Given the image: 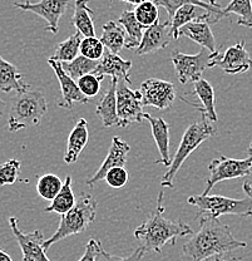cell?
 Here are the masks:
<instances>
[{
	"instance_id": "1",
	"label": "cell",
	"mask_w": 252,
	"mask_h": 261,
	"mask_svg": "<svg viewBox=\"0 0 252 261\" xmlns=\"http://www.w3.org/2000/svg\"><path fill=\"white\" fill-rule=\"evenodd\" d=\"M247 245L232 235L231 228L218 219L201 216L200 230L182 246V261H206L242 249Z\"/></svg>"
},
{
	"instance_id": "2",
	"label": "cell",
	"mask_w": 252,
	"mask_h": 261,
	"mask_svg": "<svg viewBox=\"0 0 252 261\" xmlns=\"http://www.w3.org/2000/svg\"><path fill=\"white\" fill-rule=\"evenodd\" d=\"M163 191H161L157 200V207L147 220L134 230V238L146 251L161 254L164 245L168 243L175 245L178 238L193 235V230L186 222L181 220L171 221L163 216Z\"/></svg>"
},
{
	"instance_id": "3",
	"label": "cell",
	"mask_w": 252,
	"mask_h": 261,
	"mask_svg": "<svg viewBox=\"0 0 252 261\" xmlns=\"http://www.w3.org/2000/svg\"><path fill=\"white\" fill-rule=\"evenodd\" d=\"M97 207L98 202L96 198L89 194H80L79 198L75 202L74 207L67 214L61 215V222L55 232L48 240L44 241L43 247L45 251L50 249L54 244L72 235L82 232L97 217Z\"/></svg>"
},
{
	"instance_id": "4",
	"label": "cell",
	"mask_w": 252,
	"mask_h": 261,
	"mask_svg": "<svg viewBox=\"0 0 252 261\" xmlns=\"http://www.w3.org/2000/svg\"><path fill=\"white\" fill-rule=\"evenodd\" d=\"M48 111L47 99L40 91H26L13 98L8 114V128L10 132L38 126Z\"/></svg>"
},
{
	"instance_id": "5",
	"label": "cell",
	"mask_w": 252,
	"mask_h": 261,
	"mask_svg": "<svg viewBox=\"0 0 252 261\" xmlns=\"http://www.w3.org/2000/svg\"><path fill=\"white\" fill-rule=\"evenodd\" d=\"M215 135L216 128L210 123V121L205 116H202V118L199 122L189 124L185 133H183L177 152H176L175 157L172 159V163H171L168 171L161 179V186L172 189L176 175H177L182 163L188 159V156L194 149L199 148L200 145H202L205 141H207L208 138Z\"/></svg>"
},
{
	"instance_id": "6",
	"label": "cell",
	"mask_w": 252,
	"mask_h": 261,
	"mask_svg": "<svg viewBox=\"0 0 252 261\" xmlns=\"http://www.w3.org/2000/svg\"><path fill=\"white\" fill-rule=\"evenodd\" d=\"M187 202L199 208L197 217L208 216L218 219L223 215H236V216H252V200L250 197L230 198L219 195H193L187 198Z\"/></svg>"
},
{
	"instance_id": "7",
	"label": "cell",
	"mask_w": 252,
	"mask_h": 261,
	"mask_svg": "<svg viewBox=\"0 0 252 261\" xmlns=\"http://www.w3.org/2000/svg\"><path fill=\"white\" fill-rule=\"evenodd\" d=\"M251 165H252V154L248 153L247 159L236 160L230 159L226 156H218L217 159H213L212 162L208 166L210 176L206 181L205 191L203 195L210 194L211 190L215 185L222 181H229V179L242 178L251 175Z\"/></svg>"
},
{
	"instance_id": "8",
	"label": "cell",
	"mask_w": 252,
	"mask_h": 261,
	"mask_svg": "<svg viewBox=\"0 0 252 261\" xmlns=\"http://www.w3.org/2000/svg\"><path fill=\"white\" fill-rule=\"evenodd\" d=\"M117 116L118 127L124 128L132 123H141L145 119L139 89H132L123 80H119L117 84Z\"/></svg>"
},
{
	"instance_id": "9",
	"label": "cell",
	"mask_w": 252,
	"mask_h": 261,
	"mask_svg": "<svg viewBox=\"0 0 252 261\" xmlns=\"http://www.w3.org/2000/svg\"><path fill=\"white\" fill-rule=\"evenodd\" d=\"M215 53H211L207 49L202 48L197 54H185L175 50L172 53V63L177 70L178 81L181 84H187L188 82H197L202 78L203 72L208 68L210 61Z\"/></svg>"
},
{
	"instance_id": "10",
	"label": "cell",
	"mask_w": 252,
	"mask_h": 261,
	"mask_svg": "<svg viewBox=\"0 0 252 261\" xmlns=\"http://www.w3.org/2000/svg\"><path fill=\"white\" fill-rule=\"evenodd\" d=\"M219 67L225 73L229 74H243L252 68V59L245 48V42H238L226 49L223 54L216 51L213 58L210 61L208 68Z\"/></svg>"
},
{
	"instance_id": "11",
	"label": "cell",
	"mask_w": 252,
	"mask_h": 261,
	"mask_svg": "<svg viewBox=\"0 0 252 261\" xmlns=\"http://www.w3.org/2000/svg\"><path fill=\"white\" fill-rule=\"evenodd\" d=\"M70 0H40L32 3L29 0L24 3H14V7L23 12H31L39 15L47 21L45 31L57 34L59 29V20L67 12Z\"/></svg>"
},
{
	"instance_id": "12",
	"label": "cell",
	"mask_w": 252,
	"mask_h": 261,
	"mask_svg": "<svg viewBox=\"0 0 252 261\" xmlns=\"http://www.w3.org/2000/svg\"><path fill=\"white\" fill-rule=\"evenodd\" d=\"M143 106H152L154 108L164 111L171 108L176 98V88L171 82L150 78L141 84Z\"/></svg>"
},
{
	"instance_id": "13",
	"label": "cell",
	"mask_w": 252,
	"mask_h": 261,
	"mask_svg": "<svg viewBox=\"0 0 252 261\" xmlns=\"http://www.w3.org/2000/svg\"><path fill=\"white\" fill-rule=\"evenodd\" d=\"M9 226L23 252V261H50L47 256V251L43 247L45 239L42 231L35 230L33 232H23L18 226L17 217H10Z\"/></svg>"
},
{
	"instance_id": "14",
	"label": "cell",
	"mask_w": 252,
	"mask_h": 261,
	"mask_svg": "<svg viewBox=\"0 0 252 261\" xmlns=\"http://www.w3.org/2000/svg\"><path fill=\"white\" fill-rule=\"evenodd\" d=\"M173 40V34L171 31V21L168 20L166 23H154L153 25L146 28L143 33L142 42L139 47L135 49L137 56H146V54L154 53L161 49L168 47V44Z\"/></svg>"
},
{
	"instance_id": "15",
	"label": "cell",
	"mask_w": 252,
	"mask_h": 261,
	"mask_svg": "<svg viewBox=\"0 0 252 261\" xmlns=\"http://www.w3.org/2000/svg\"><path fill=\"white\" fill-rule=\"evenodd\" d=\"M48 63L53 68L54 73H55L57 78H58L59 84H61L62 89V99L58 103L61 108H66L70 110L74 103H82V105H88L89 98L86 97L80 92L79 87H78L77 81L73 80L72 77L67 74L66 70L62 67L61 62H55L53 59H48Z\"/></svg>"
},
{
	"instance_id": "16",
	"label": "cell",
	"mask_w": 252,
	"mask_h": 261,
	"mask_svg": "<svg viewBox=\"0 0 252 261\" xmlns=\"http://www.w3.org/2000/svg\"><path fill=\"white\" fill-rule=\"evenodd\" d=\"M129 151H131V146H129L126 141H123L121 137H118V136L113 137L112 145H110L107 157L104 159L101 167L98 168V171L87 181V185H88V186H93L96 182L104 178V176L107 175L108 171L112 170V168L126 167Z\"/></svg>"
},
{
	"instance_id": "17",
	"label": "cell",
	"mask_w": 252,
	"mask_h": 261,
	"mask_svg": "<svg viewBox=\"0 0 252 261\" xmlns=\"http://www.w3.org/2000/svg\"><path fill=\"white\" fill-rule=\"evenodd\" d=\"M132 68V62L128 59H123L119 57V54H115L105 49L104 54L99 61L98 67L96 69V74L101 75L104 78V75H109L110 78H116V80H123L131 86V75H129V70Z\"/></svg>"
},
{
	"instance_id": "18",
	"label": "cell",
	"mask_w": 252,
	"mask_h": 261,
	"mask_svg": "<svg viewBox=\"0 0 252 261\" xmlns=\"http://www.w3.org/2000/svg\"><path fill=\"white\" fill-rule=\"evenodd\" d=\"M145 119L150 122L152 136H153L159 156H161L154 161V163L170 167L172 163L170 154V124L161 117H153L148 113H145Z\"/></svg>"
},
{
	"instance_id": "19",
	"label": "cell",
	"mask_w": 252,
	"mask_h": 261,
	"mask_svg": "<svg viewBox=\"0 0 252 261\" xmlns=\"http://www.w3.org/2000/svg\"><path fill=\"white\" fill-rule=\"evenodd\" d=\"M194 20H205L207 23L215 24L216 19L212 13L203 8L197 7L194 4H186L181 7L177 12L175 13L173 18L171 19V31H172L173 39L178 40V32L186 24L191 23Z\"/></svg>"
},
{
	"instance_id": "20",
	"label": "cell",
	"mask_w": 252,
	"mask_h": 261,
	"mask_svg": "<svg viewBox=\"0 0 252 261\" xmlns=\"http://www.w3.org/2000/svg\"><path fill=\"white\" fill-rule=\"evenodd\" d=\"M181 37H187L188 39L193 40L194 43L201 45L202 48L207 49L211 53L217 51L216 49L215 35L210 28V23L205 20H194L186 24L178 32V39Z\"/></svg>"
},
{
	"instance_id": "21",
	"label": "cell",
	"mask_w": 252,
	"mask_h": 261,
	"mask_svg": "<svg viewBox=\"0 0 252 261\" xmlns=\"http://www.w3.org/2000/svg\"><path fill=\"white\" fill-rule=\"evenodd\" d=\"M117 84L118 80L112 78L110 84L105 93L97 105L96 112L101 117L102 123L104 127H118V116H117Z\"/></svg>"
},
{
	"instance_id": "22",
	"label": "cell",
	"mask_w": 252,
	"mask_h": 261,
	"mask_svg": "<svg viewBox=\"0 0 252 261\" xmlns=\"http://www.w3.org/2000/svg\"><path fill=\"white\" fill-rule=\"evenodd\" d=\"M88 122H87V119L80 118L74 126V128L72 129V132H70L69 137H68L67 152L63 159L67 165H72V163L77 162L78 157H79V154L82 153V151L88 143Z\"/></svg>"
},
{
	"instance_id": "23",
	"label": "cell",
	"mask_w": 252,
	"mask_h": 261,
	"mask_svg": "<svg viewBox=\"0 0 252 261\" xmlns=\"http://www.w3.org/2000/svg\"><path fill=\"white\" fill-rule=\"evenodd\" d=\"M191 94H196L199 97L201 106L192 105L194 108L201 111L203 116L210 122H216L218 119L216 113V100H215V89L207 81L201 78L200 81L193 83V92Z\"/></svg>"
},
{
	"instance_id": "24",
	"label": "cell",
	"mask_w": 252,
	"mask_h": 261,
	"mask_svg": "<svg viewBox=\"0 0 252 261\" xmlns=\"http://www.w3.org/2000/svg\"><path fill=\"white\" fill-rule=\"evenodd\" d=\"M26 89H29V86L24 82L23 74L19 73L18 68L0 56V91L20 93Z\"/></svg>"
},
{
	"instance_id": "25",
	"label": "cell",
	"mask_w": 252,
	"mask_h": 261,
	"mask_svg": "<svg viewBox=\"0 0 252 261\" xmlns=\"http://www.w3.org/2000/svg\"><path fill=\"white\" fill-rule=\"evenodd\" d=\"M89 0H75L72 24L77 31L87 37H96V27L93 20V10L89 8Z\"/></svg>"
},
{
	"instance_id": "26",
	"label": "cell",
	"mask_w": 252,
	"mask_h": 261,
	"mask_svg": "<svg viewBox=\"0 0 252 261\" xmlns=\"http://www.w3.org/2000/svg\"><path fill=\"white\" fill-rule=\"evenodd\" d=\"M118 24L124 29L127 34V49H137L143 38L145 27L137 20L133 10H124L118 18Z\"/></svg>"
},
{
	"instance_id": "27",
	"label": "cell",
	"mask_w": 252,
	"mask_h": 261,
	"mask_svg": "<svg viewBox=\"0 0 252 261\" xmlns=\"http://www.w3.org/2000/svg\"><path fill=\"white\" fill-rule=\"evenodd\" d=\"M101 40L105 49L115 54H119L122 49L126 48L127 34L118 23L109 20L103 25Z\"/></svg>"
},
{
	"instance_id": "28",
	"label": "cell",
	"mask_w": 252,
	"mask_h": 261,
	"mask_svg": "<svg viewBox=\"0 0 252 261\" xmlns=\"http://www.w3.org/2000/svg\"><path fill=\"white\" fill-rule=\"evenodd\" d=\"M75 202H77V200H75L74 192L72 189V177L67 176L63 187L59 191V194L54 197L50 205L45 208V212H55V214L64 215L74 207Z\"/></svg>"
},
{
	"instance_id": "29",
	"label": "cell",
	"mask_w": 252,
	"mask_h": 261,
	"mask_svg": "<svg viewBox=\"0 0 252 261\" xmlns=\"http://www.w3.org/2000/svg\"><path fill=\"white\" fill-rule=\"evenodd\" d=\"M237 15V25L252 28V0H231L226 8H222L219 18Z\"/></svg>"
},
{
	"instance_id": "30",
	"label": "cell",
	"mask_w": 252,
	"mask_h": 261,
	"mask_svg": "<svg viewBox=\"0 0 252 261\" xmlns=\"http://www.w3.org/2000/svg\"><path fill=\"white\" fill-rule=\"evenodd\" d=\"M83 35L79 32L74 33L69 38L57 45L54 56L50 57V59L55 62H72L73 59L77 58L80 53V44H82Z\"/></svg>"
},
{
	"instance_id": "31",
	"label": "cell",
	"mask_w": 252,
	"mask_h": 261,
	"mask_svg": "<svg viewBox=\"0 0 252 261\" xmlns=\"http://www.w3.org/2000/svg\"><path fill=\"white\" fill-rule=\"evenodd\" d=\"M152 2H153L157 7L164 8L168 16H170V20L173 18L175 13L177 12L181 7H183V5L186 4H194L197 5V7L203 8V9L212 13V14L215 15L216 23L221 20V19H219V13H221L222 8L213 7V5L210 4L208 0H152Z\"/></svg>"
},
{
	"instance_id": "32",
	"label": "cell",
	"mask_w": 252,
	"mask_h": 261,
	"mask_svg": "<svg viewBox=\"0 0 252 261\" xmlns=\"http://www.w3.org/2000/svg\"><path fill=\"white\" fill-rule=\"evenodd\" d=\"M98 64L99 61H93V59H89L80 54L77 58L73 59L72 62L62 63V67H63V69L66 70L69 77H72L74 81H78L84 75L92 74V73L96 72Z\"/></svg>"
},
{
	"instance_id": "33",
	"label": "cell",
	"mask_w": 252,
	"mask_h": 261,
	"mask_svg": "<svg viewBox=\"0 0 252 261\" xmlns=\"http://www.w3.org/2000/svg\"><path fill=\"white\" fill-rule=\"evenodd\" d=\"M64 182L54 173H47L38 178L37 192L42 198L47 201H53L54 197L59 194L63 187Z\"/></svg>"
},
{
	"instance_id": "34",
	"label": "cell",
	"mask_w": 252,
	"mask_h": 261,
	"mask_svg": "<svg viewBox=\"0 0 252 261\" xmlns=\"http://www.w3.org/2000/svg\"><path fill=\"white\" fill-rule=\"evenodd\" d=\"M133 12L137 20L139 21L145 28H148V27L153 25L154 23L158 21V7H157L152 0H145V2H142L141 4L135 5Z\"/></svg>"
},
{
	"instance_id": "35",
	"label": "cell",
	"mask_w": 252,
	"mask_h": 261,
	"mask_svg": "<svg viewBox=\"0 0 252 261\" xmlns=\"http://www.w3.org/2000/svg\"><path fill=\"white\" fill-rule=\"evenodd\" d=\"M105 51L104 44L101 39L96 37L83 38L82 44H80V54L93 61H101Z\"/></svg>"
},
{
	"instance_id": "36",
	"label": "cell",
	"mask_w": 252,
	"mask_h": 261,
	"mask_svg": "<svg viewBox=\"0 0 252 261\" xmlns=\"http://www.w3.org/2000/svg\"><path fill=\"white\" fill-rule=\"evenodd\" d=\"M21 163L19 160H9L0 165V186L13 185L18 181Z\"/></svg>"
},
{
	"instance_id": "37",
	"label": "cell",
	"mask_w": 252,
	"mask_h": 261,
	"mask_svg": "<svg viewBox=\"0 0 252 261\" xmlns=\"http://www.w3.org/2000/svg\"><path fill=\"white\" fill-rule=\"evenodd\" d=\"M102 80L103 77H101V75H97L96 73H92V74H87L84 77L79 78L77 81V84L84 96L91 98L97 96L101 92Z\"/></svg>"
},
{
	"instance_id": "38",
	"label": "cell",
	"mask_w": 252,
	"mask_h": 261,
	"mask_svg": "<svg viewBox=\"0 0 252 261\" xmlns=\"http://www.w3.org/2000/svg\"><path fill=\"white\" fill-rule=\"evenodd\" d=\"M105 182L109 185L112 189H122L128 182V172H127L126 167H116L112 168L107 172L104 176Z\"/></svg>"
},
{
	"instance_id": "39",
	"label": "cell",
	"mask_w": 252,
	"mask_h": 261,
	"mask_svg": "<svg viewBox=\"0 0 252 261\" xmlns=\"http://www.w3.org/2000/svg\"><path fill=\"white\" fill-rule=\"evenodd\" d=\"M145 252L146 250L139 246L137 250H134L129 256L122 257V256H117V255L109 254V252L105 251L104 249H102L99 256L103 257V261H142L143 256H145Z\"/></svg>"
},
{
	"instance_id": "40",
	"label": "cell",
	"mask_w": 252,
	"mask_h": 261,
	"mask_svg": "<svg viewBox=\"0 0 252 261\" xmlns=\"http://www.w3.org/2000/svg\"><path fill=\"white\" fill-rule=\"evenodd\" d=\"M102 249L103 246L101 241L91 239V240L88 241V244L86 245V250H84L83 256L78 261H97V257L101 254Z\"/></svg>"
},
{
	"instance_id": "41",
	"label": "cell",
	"mask_w": 252,
	"mask_h": 261,
	"mask_svg": "<svg viewBox=\"0 0 252 261\" xmlns=\"http://www.w3.org/2000/svg\"><path fill=\"white\" fill-rule=\"evenodd\" d=\"M242 189H243V192H245L246 196H247V197H250L252 200V186L251 185L248 184V182H245V184L242 185Z\"/></svg>"
},
{
	"instance_id": "42",
	"label": "cell",
	"mask_w": 252,
	"mask_h": 261,
	"mask_svg": "<svg viewBox=\"0 0 252 261\" xmlns=\"http://www.w3.org/2000/svg\"><path fill=\"white\" fill-rule=\"evenodd\" d=\"M0 261H13V259L7 254V252L3 251V250L0 249Z\"/></svg>"
},
{
	"instance_id": "43",
	"label": "cell",
	"mask_w": 252,
	"mask_h": 261,
	"mask_svg": "<svg viewBox=\"0 0 252 261\" xmlns=\"http://www.w3.org/2000/svg\"><path fill=\"white\" fill-rule=\"evenodd\" d=\"M5 108H7V103H5L4 100H3L2 98H0V117L4 116Z\"/></svg>"
},
{
	"instance_id": "44",
	"label": "cell",
	"mask_w": 252,
	"mask_h": 261,
	"mask_svg": "<svg viewBox=\"0 0 252 261\" xmlns=\"http://www.w3.org/2000/svg\"><path fill=\"white\" fill-rule=\"evenodd\" d=\"M121 2H124V3H127V4H131V5H138V4H141V3L142 2H145V0H121Z\"/></svg>"
},
{
	"instance_id": "45",
	"label": "cell",
	"mask_w": 252,
	"mask_h": 261,
	"mask_svg": "<svg viewBox=\"0 0 252 261\" xmlns=\"http://www.w3.org/2000/svg\"><path fill=\"white\" fill-rule=\"evenodd\" d=\"M208 2H210V4H211V5H213V7L222 8V7H221V4H218V3H217V0H208Z\"/></svg>"
},
{
	"instance_id": "46",
	"label": "cell",
	"mask_w": 252,
	"mask_h": 261,
	"mask_svg": "<svg viewBox=\"0 0 252 261\" xmlns=\"http://www.w3.org/2000/svg\"><path fill=\"white\" fill-rule=\"evenodd\" d=\"M208 261H229V260H225V259H221L219 256H216V257H212V259H208Z\"/></svg>"
},
{
	"instance_id": "47",
	"label": "cell",
	"mask_w": 252,
	"mask_h": 261,
	"mask_svg": "<svg viewBox=\"0 0 252 261\" xmlns=\"http://www.w3.org/2000/svg\"><path fill=\"white\" fill-rule=\"evenodd\" d=\"M248 153L252 154V143L250 145V147H248ZM251 175H252V165H251Z\"/></svg>"
},
{
	"instance_id": "48",
	"label": "cell",
	"mask_w": 252,
	"mask_h": 261,
	"mask_svg": "<svg viewBox=\"0 0 252 261\" xmlns=\"http://www.w3.org/2000/svg\"><path fill=\"white\" fill-rule=\"evenodd\" d=\"M110 2H113V0H110Z\"/></svg>"
}]
</instances>
